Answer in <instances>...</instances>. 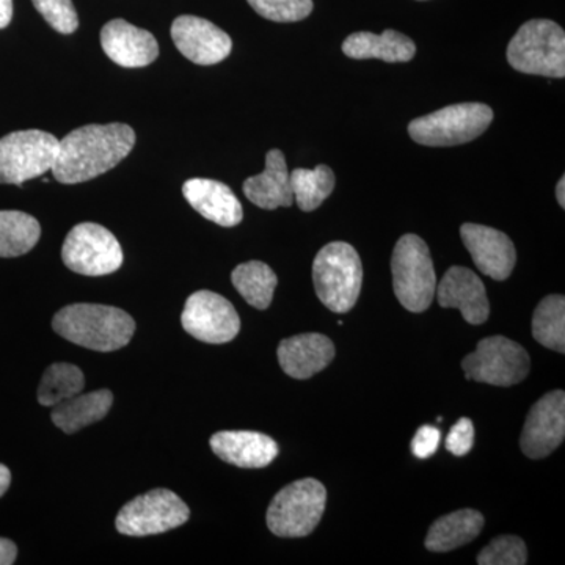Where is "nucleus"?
<instances>
[{"label": "nucleus", "instance_id": "21", "mask_svg": "<svg viewBox=\"0 0 565 565\" xmlns=\"http://www.w3.org/2000/svg\"><path fill=\"white\" fill-rule=\"evenodd\" d=\"M244 193L262 210L274 211L277 207L292 206L291 177H289L285 154L280 150L267 152L266 169L262 174L245 180Z\"/></svg>", "mask_w": 565, "mask_h": 565}, {"label": "nucleus", "instance_id": "30", "mask_svg": "<svg viewBox=\"0 0 565 565\" xmlns=\"http://www.w3.org/2000/svg\"><path fill=\"white\" fill-rule=\"evenodd\" d=\"M527 550L525 542L516 535H500L479 553V565H525Z\"/></svg>", "mask_w": 565, "mask_h": 565}, {"label": "nucleus", "instance_id": "11", "mask_svg": "<svg viewBox=\"0 0 565 565\" xmlns=\"http://www.w3.org/2000/svg\"><path fill=\"white\" fill-rule=\"evenodd\" d=\"M62 259L73 273L103 277L120 269L122 250L109 230L98 223L84 222L74 226L66 236Z\"/></svg>", "mask_w": 565, "mask_h": 565}, {"label": "nucleus", "instance_id": "25", "mask_svg": "<svg viewBox=\"0 0 565 565\" xmlns=\"http://www.w3.org/2000/svg\"><path fill=\"white\" fill-rule=\"evenodd\" d=\"M41 226L21 211H0V258H18L39 244Z\"/></svg>", "mask_w": 565, "mask_h": 565}, {"label": "nucleus", "instance_id": "35", "mask_svg": "<svg viewBox=\"0 0 565 565\" xmlns=\"http://www.w3.org/2000/svg\"><path fill=\"white\" fill-rule=\"evenodd\" d=\"M18 556V546L9 539L0 537V565L14 564Z\"/></svg>", "mask_w": 565, "mask_h": 565}, {"label": "nucleus", "instance_id": "36", "mask_svg": "<svg viewBox=\"0 0 565 565\" xmlns=\"http://www.w3.org/2000/svg\"><path fill=\"white\" fill-rule=\"evenodd\" d=\"M13 18V0H0V29H6Z\"/></svg>", "mask_w": 565, "mask_h": 565}, {"label": "nucleus", "instance_id": "23", "mask_svg": "<svg viewBox=\"0 0 565 565\" xmlns=\"http://www.w3.org/2000/svg\"><path fill=\"white\" fill-rule=\"evenodd\" d=\"M484 523V515L475 509L452 512L434 522L424 545L434 553L452 552L475 541L481 534Z\"/></svg>", "mask_w": 565, "mask_h": 565}, {"label": "nucleus", "instance_id": "20", "mask_svg": "<svg viewBox=\"0 0 565 565\" xmlns=\"http://www.w3.org/2000/svg\"><path fill=\"white\" fill-rule=\"evenodd\" d=\"M182 195L207 221L232 228L244 218L243 204L228 185L221 181L193 178L182 185Z\"/></svg>", "mask_w": 565, "mask_h": 565}, {"label": "nucleus", "instance_id": "12", "mask_svg": "<svg viewBox=\"0 0 565 565\" xmlns=\"http://www.w3.org/2000/svg\"><path fill=\"white\" fill-rule=\"evenodd\" d=\"M182 329L207 344L233 341L241 330L236 308L221 294L196 291L189 297L181 316Z\"/></svg>", "mask_w": 565, "mask_h": 565}, {"label": "nucleus", "instance_id": "8", "mask_svg": "<svg viewBox=\"0 0 565 565\" xmlns=\"http://www.w3.org/2000/svg\"><path fill=\"white\" fill-rule=\"evenodd\" d=\"M58 154V139L40 129L11 132L0 139V184L22 185L50 172Z\"/></svg>", "mask_w": 565, "mask_h": 565}, {"label": "nucleus", "instance_id": "18", "mask_svg": "<svg viewBox=\"0 0 565 565\" xmlns=\"http://www.w3.org/2000/svg\"><path fill=\"white\" fill-rule=\"evenodd\" d=\"M210 444L218 459L239 468L267 467L280 452L274 438L252 430H222L212 435Z\"/></svg>", "mask_w": 565, "mask_h": 565}, {"label": "nucleus", "instance_id": "14", "mask_svg": "<svg viewBox=\"0 0 565 565\" xmlns=\"http://www.w3.org/2000/svg\"><path fill=\"white\" fill-rule=\"evenodd\" d=\"M172 39L178 51L196 65L210 66L221 63L233 50V41L228 33L223 32L211 21L191 14H184L173 21Z\"/></svg>", "mask_w": 565, "mask_h": 565}, {"label": "nucleus", "instance_id": "15", "mask_svg": "<svg viewBox=\"0 0 565 565\" xmlns=\"http://www.w3.org/2000/svg\"><path fill=\"white\" fill-rule=\"evenodd\" d=\"M460 236L471 258L487 277L504 281L511 277L516 263L514 243L504 233L490 226L465 223Z\"/></svg>", "mask_w": 565, "mask_h": 565}, {"label": "nucleus", "instance_id": "38", "mask_svg": "<svg viewBox=\"0 0 565 565\" xmlns=\"http://www.w3.org/2000/svg\"><path fill=\"white\" fill-rule=\"evenodd\" d=\"M565 178H561L559 182L556 185V199L557 203L561 204V207H565Z\"/></svg>", "mask_w": 565, "mask_h": 565}, {"label": "nucleus", "instance_id": "16", "mask_svg": "<svg viewBox=\"0 0 565 565\" xmlns=\"http://www.w3.org/2000/svg\"><path fill=\"white\" fill-rule=\"evenodd\" d=\"M435 296L441 308H457L471 326H481L489 319L484 282L467 267H451L435 289Z\"/></svg>", "mask_w": 565, "mask_h": 565}, {"label": "nucleus", "instance_id": "33", "mask_svg": "<svg viewBox=\"0 0 565 565\" xmlns=\"http://www.w3.org/2000/svg\"><path fill=\"white\" fill-rule=\"evenodd\" d=\"M475 445L473 422L460 418L446 437V449L457 457L467 456Z\"/></svg>", "mask_w": 565, "mask_h": 565}, {"label": "nucleus", "instance_id": "6", "mask_svg": "<svg viewBox=\"0 0 565 565\" xmlns=\"http://www.w3.org/2000/svg\"><path fill=\"white\" fill-rule=\"evenodd\" d=\"M493 121V110L481 103H462L416 118L408 134L424 147H456L478 139Z\"/></svg>", "mask_w": 565, "mask_h": 565}, {"label": "nucleus", "instance_id": "5", "mask_svg": "<svg viewBox=\"0 0 565 565\" xmlns=\"http://www.w3.org/2000/svg\"><path fill=\"white\" fill-rule=\"evenodd\" d=\"M508 62L523 74L564 77V29L548 20L525 22L509 43Z\"/></svg>", "mask_w": 565, "mask_h": 565}, {"label": "nucleus", "instance_id": "7", "mask_svg": "<svg viewBox=\"0 0 565 565\" xmlns=\"http://www.w3.org/2000/svg\"><path fill=\"white\" fill-rule=\"evenodd\" d=\"M326 503L327 490L321 482L300 479L275 494L267 509V527L278 537H307L321 522Z\"/></svg>", "mask_w": 565, "mask_h": 565}, {"label": "nucleus", "instance_id": "10", "mask_svg": "<svg viewBox=\"0 0 565 565\" xmlns=\"http://www.w3.org/2000/svg\"><path fill=\"white\" fill-rule=\"evenodd\" d=\"M191 516L189 505L172 490L156 489L122 505L115 527L122 535L145 537L172 531Z\"/></svg>", "mask_w": 565, "mask_h": 565}, {"label": "nucleus", "instance_id": "27", "mask_svg": "<svg viewBox=\"0 0 565 565\" xmlns=\"http://www.w3.org/2000/svg\"><path fill=\"white\" fill-rule=\"evenodd\" d=\"M533 337L552 351L565 352V299L561 294L546 296L535 308Z\"/></svg>", "mask_w": 565, "mask_h": 565}, {"label": "nucleus", "instance_id": "1", "mask_svg": "<svg viewBox=\"0 0 565 565\" xmlns=\"http://www.w3.org/2000/svg\"><path fill=\"white\" fill-rule=\"evenodd\" d=\"M134 145L136 132L122 122L82 126L58 140L52 173L62 184L95 180L128 158Z\"/></svg>", "mask_w": 565, "mask_h": 565}, {"label": "nucleus", "instance_id": "34", "mask_svg": "<svg viewBox=\"0 0 565 565\" xmlns=\"http://www.w3.org/2000/svg\"><path fill=\"white\" fill-rule=\"evenodd\" d=\"M441 434L437 427L423 426L416 430L414 440H412V452L418 459H429L437 452L438 445H440Z\"/></svg>", "mask_w": 565, "mask_h": 565}, {"label": "nucleus", "instance_id": "4", "mask_svg": "<svg viewBox=\"0 0 565 565\" xmlns=\"http://www.w3.org/2000/svg\"><path fill=\"white\" fill-rule=\"evenodd\" d=\"M393 289L397 300L412 313H423L434 302L437 277L429 247L416 234L397 241L392 258Z\"/></svg>", "mask_w": 565, "mask_h": 565}, {"label": "nucleus", "instance_id": "22", "mask_svg": "<svg viewBox=\"0 0 565 565\" xmlns=\"http://www.w3.org/2000/svg\"><path fill=\"white\" fill-rule=\"evenodd\" d=\"M343 52L356 61L381 58L386 63H404L415 57L416 46L408 36L388 29L382 35L371 32L352 33L344 40Z\"/></svg>", "mask_w": 565, "mask_h": 565}, {"label": "nucleus", "instance_id": "32", "mask_svg": "<svg viewBox=\"0 0 565 565\" xmlns=\"http://www.w3.org/2000/svg\"><path fill=\"white\" fill-rule=\"evenodd\" d=\"M32 2L54 31L70 35L79 28V17L71 0H32Z\"/></svg>", "mask_w": 565, "mask_h": 565}, {"label": "nucleus", "instance_id": "26", "mask_svg": "<svg viewBox=\"0 0 565 565\" xmlns=\"http://www.w3.org/2000/svg\"><path fill=\"white\" fill-rule=\"evenodd\" d=\"M232 281L245 302L258 310H266L274 300L275 288L278 285L277 275L267 264L248 262L239 264L233 270Z\"/></svg>", "mask_w": 565, "mask_h": 565}, {"label": "nucleus", "instance_id": "13", "mask_svg": "<svg viewBox=\"0 0 565 565\" xmlns=\"http://www.w3.org/2000/svg\"><path fill=\"white\" fill-rule=\"evenodd\" d=\"M565 437V393H546L531 407L520 446L530 459H544L563 444Z\"/></svg>", "mask_w": 565, "mask_h": 565}, {"label": "nucleus", "instance_id": "9", "mask_svg": "<svg viewBox=\"0 0 565 565\" xmlns=\"http://www.w3.org/2000/svg\"><path fill=\"white\" fill-rule=\"evenodd\" d=\"M465 377L494 386H512L530 374V353L505 337H490L479 341L478 348L462 362Z\"/></svg>", "mask_w": 565, "mask_h": 565}, {"label": "nucleus", "instance_id": "31", "mask_svg": "<svg viewBox=\"0 0 565 565\" xmlns=\"http://www.w3.org/2000/svg\"><path fill=\"white\" fill-rule=\"evenodd\" d=\"M259 17L275 22H297L310 17L313 0H247Z\"/></svg>", "mask_w": 565, "mask_h": 565}, {"label": "nucleus", "instance_id": "37", "mask_svg": "<svg viewBox=\"0 0 565 565\" xmlns=\"http://www.w3.org/2000/svg\"><path fill=\"white\" fill-rule=\"evenodd\" d=\"M10 484L11 471L9 470V467H6V465L0 463V498H2L3 494L7 493V490H9Z\"/></svg>", "mask_w": 565, "mask_h": 565}, {"label": "nucleus", "instance_id": "24", "mask_svg": "<svg viewBox=\"0 0 565 565\" xmlns=\"http://www.w3.org/2000/svg\"><path fill=\"white\" fill-rule=\"evenodd\" d=\"M114 404V394L109 390L76 394L63 403L54 405L51 418L58 429L65 434H76L77 430L102 422L109 414Z\"/></svg>", "mask_w": 565, "mask_h": 565}, {"label": "nucleus", "instance_id": "29", "mask_svg": "<svg viewBox=\"0 0 565 565\" xmlns=\"http://www.w3.org/2000/svg\"><path fill=\"white\" fill-rule=\"evenodd\" d=\"M84 388L85 377L79 367L71 363H54L44 371L36 397L44 407H54L84 392Z\"/></svg>", "mask_w": 565, "mask_h": 565}, {"label": "nucleus", "instance_id": "19", "mask_svg": "<svg viewBox=\"0 0 565 565\" xmlns=\"http://www.w3.org/2000/svg\"><path fill=\"white\" fill-rule=\"evenodd\" d=\"M277 353L281 370L289 377L305 381L333 362L334 345L326 334L302 333L282 340Z\"/></svg>", "mask_w": 565, "mask_h": 565}, {"label": "nucleus", "instance_id": "2", "mask_svg": "<svg viewBox=\"0 0 565 565\" xmlns=\"http://www.w3.org/2000/svg\"><path fill=\"white\" fill-rule=\"evenodd\" d=\"M52 329L70 343L98 352H114L132 340L136 322L117 307L74 303L52 319Z\"/></svg>", "mask_w": 565, "mask_h": 565}, {"label": "nucleus", "instance_id": "28", "mask_svg": "<svg viewBox=\"0 0 565 565\" xmlns=\"http://www.w3.org/2000/svg\"><path fill=\"white\" fill-rule=\"evenodd\" d=\"M291 177L294 200L305 212L318 210L334 189V173L327 166H318L313 170L296 169Z\"/></svg>", "mask_w": 565, "mask_h": 565}, {"label": "nucleus", "instance_id": "3", "mask_svg": "<svg viewBox=\"0 0 565 565\" xmlns=\"http://www.w3.org/2000/svg\"><path fill=\"white\" fill-rule=\"evenodd\" d=\"M313 281L318 299L333 313H349L362 291L363 267L351 244L330 243L316 255Z\"/></svg>", "mask_w": 565, "mask_h": 565}, {"label": "nucleus", "instance_id": "17", "mask_svg": "<svg viewBox=\"0 0 565 565\" xmlns=\"http://www.w3.org/2000/svg\"><path fill=\"white\" fill-rule=\"evenodd\" d=\"M102 46L107 57L122 68H143L159 57L154 35L125 20L109 21L104 25Z\"/></svg>", "mask_w": 565, "mask_h": 565}]
</instances>
